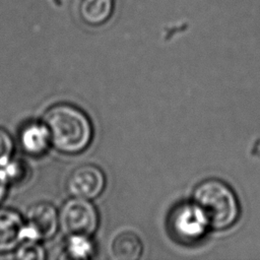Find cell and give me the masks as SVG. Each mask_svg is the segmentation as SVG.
<instances>
[{"label":"cell","mask_w":260,"mask_h":260,"mask_svg":"<svg viewBox=\"0 0 260 260\" xmlns=\"http://www.w3.org/2000/svg\"><path fill=\"white\" fill-rule=\"evenodd\" d=\"M51 144L59 151L75 154L83 151L92 139V126L87 115L69 104L51 107L44 115Z\"/></svg>","instance_id":"cell-1"},{"label":"cell","mask_w":260,"mask_h":260,"mask_svg":"<svg viewBox=\"0 0 260 260\" xmlns=\"http://www.w3.org/2000/svg\"><path fill=\"white\" fill-rule=\"evenodd\" d=\"M192 202L201 211L208 226L225 230L239 217L240 205L233 189L218 179H207L193 191Z\"/></svg>","instance_id":"cell-2"},{"label":"cell","mask_w":260,"mask_h":260,"mask_svg":"<svg viewBox=\"0 0 260 260\" xmlns=\"http://www.w3.org/2000/svg\"><path fill=\"white\" fill-rule=\"evenodd\" d=\"M59 223L69 236H91L99 225L95 207L87 200L73 197L65 202L59 212Z\"/></svg>","instance_id":"cell-3"},{"label":"cell","mask_w":260,"mask_h":260,"mask_svg":"<svg viewBox=\"0 0 260 260\" xmlns=\"http://www.w3.org/2000/svg\"><path fill=\"white\" fill-rule=\"evenodd\" d=\"M173 235L182 242H194L206 232L208 223L196 205L185 203L177 206L170 217Z\"/></svg>","instance_id":"cell-4"},{"label":"cell","mask_w":260,"mask_h":260,"mask_svg":"<svg viewBox=\"0 0 260 260\" xmlns=\"http://www.w3.org/2000/svg\"><path fill=\"white\" fill-rule=\"evenodd\" d=\"M24 223L26 240H47L60 225L59 213L51 203L39 202L28 208Z\"/></svg>","instance_id":"cell-5"},{"label":"cell","mask_w":260,"mask_h":260,"mask_svg":"<svg viewBox=\"0 0 260 260\" xmlns=\"http://www.w3.org/2000/svg\"><path fill=\"white\" fill-rule=\"evenodd\" d=\"M106 178L103 171L93 165L76 168L67 180L68 192L76 198L93 199L104 191Z\"/></svg>","instance_id":"cell-6"},{"label":"cell","mask_w":260,"mask_h":260,"mask_svg":"<svg viewBox=\"0 0 260 260\" xmlns=\"http://www.w3.org/2000/svg\"><path fill=\"white\" fill-rule=\"evenodd\" d=\"M25 240V223L11 209H0V253L9 252Z\"/></svg>","instance_id":"cell-7"},{"label":"cell","mask_w":260,"mask_h":260,"mask_svg":"<svg viewBox=\"0 0 260 260\" xmlns=\"http://www.w3.org/2000/svg\"><path fill=\"white\" fill-rule=\"evenodd\" d=\"M110 253L116 260H137L142 254V242L133 232H121L112 240Z\"/></svg>","instance_id":"cell-8"},{"label":"cell","mask_w":260,"mask_h":260,"mask_svg":"<svg viewBox=\"0 0 260 260\" xmlns=\"http://www.w3.org/2000/svg\"><path fill=\"white\" fill-rule=\"evenodd\" d=\"M20 144L30 155L43 154L51 144L47 128L43 123H29L20 132Z\"/></svg>","instance_id":"cell-9"},{"label":"cell","mask_w":260,"mask_h":260,"mask_svg":"<svg viewBox=\"0 0 260 260\" xmlns=\"http://www.w3.org/2000/svg\"><path fill=\"white\" fill-rule=\"evenodd\" d=\"M114 11V0H81L78 8L81 20L92 26L107 22Z\"/></svg>","instance_id":"cell-10"},{"label":"cell","mask_w":260,"mask_h":260,"mask_svg":"<svg viewBox=\"0 0 260 260\" xmlns=\"http://www.w3.org/2000/svg\"><path fill=\"white\" fill-rule=\"evenodd\" d=\"M67 252L73 258H87L92 253V244L89 237L70 236L67 244Z\"/></svg>","instance_id":"cell-11"},{"label":"cell","mask_w":260,"mask_h":260,"mask_svg":"<svg viewBox=\"0 0 260 260\" xmlns=\"http://www.w3.org/2000/svg\"><path fill=\"white\" fill-rule=\"evenodd\" d=\"M15 256L18 259L24 260H42L46 257L44 248L36 240H26L17 248Z\"/></svg>","instance_id":"cell-12"},{"label":"cell","mask_w":260,"mask_h":260,"mask_svg":"<svg viewBox=\"0 0 260 260\" xmlns=\"http://www.w3.org/2000/svg\"><path fill=\"white\" fill-rule=\"evenodd\" d=\"M14 144L10 134L0 127V167L10 160Z\"/></svg>","instance_id":"cell-13"},{"label":"cell","mask_w":260,"mask_h":260,"mask_svg":"<svg viewBox=\"0 0 260 260\" xmlns=\"http://www.w3.org/2000/svg\"><path fill=\"white\" fill-rule=\"evenodd\" d=\"M0 170L6 179L9 182H18L24 175V168L19 161H7L5 165L0 167Z\"/></svg>","instance_id":"cell-14"},{"label":"cell","mask_w":260,"mask_h":260,"mask_svg":"<svg viewBox=\"0 0 260 260\" xmlns=\"http://www.w3.org/2000/svg\"><path fill=\"white\" fill-rule=\"evenodd\" d=\"M7 181L6 179L4 178L1 170H0V202L2 201V199L4 198L5 196V193H6V188H7Z\"/></svg>","instance_id":"cell-15"}]
</instances>
